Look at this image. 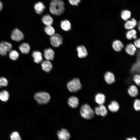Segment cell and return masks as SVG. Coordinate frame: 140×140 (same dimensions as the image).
I'll return each instance as SVG.
<instances>
[{
  "label": "cell",
  "instance_id": "obj_1",
  "mask_svg": "<svg viewBox=\"0 0 140 140\" xmlns=\"http://www.w3.org/2000/svg\"><path fill=\"white\" fill-rule=\"evenodd\" d=\"M50 5V11L53 15L59 16L64 11V4L62 0H52Z\"/></svg>",
  "mask_w": 140,
  "mask_h": 140
},
{
  "label": "cell",
  "instance_id": "obj_2",
  "mask_svg": "<svg viewBox=\"0 0 140 140\" xmlns=\"http://www.w3.org/2000/svg\"><path fill=\"white\" fill-rule=\"evenodd\" d=\"M34 97L38 103L40 105L47 104L51 99L50 94L45 92H41L36 93L34 95Z\"/></svg>",
  "mask_w": 140,
  "mask_h": 140
},
{
  "label": "cell",
  "instance_id": "obj_3",
  "mask_svg": "<svg viewBox=\"0 0 140 140\" xmlns=\"http://www.w3.org/2000/svg\"><path fill=\"white\" fill-rule=\"evenodd\" d=\"M81 116L83 118L88 120L93 118L94 116V112L88 104H85L82 105L80 109Z\"/></svg>",
  "mask_w": 140,
  "mask_h": 140
},
{
  "label": "cell",
  "instance_id": "obj_4",
  "mask_svg": "<svg viewBox=\"0 0 140 140\" xmlns=\"http://www.w3.org/2000/svg\"><path fill=\"white\" fill-rule=\"evenodd\" d=\"M67 88L71 92L76 93L80 90L82 86L79 79L75 78L68 82L67 84Z\"/></svg>",
  "mask_w": 140,
  "mask_h": 140
},
{
  "label": "cell",
  "instance_id": "obj_5",
  "mask_svg": "<svg viewBox=\"0 0 140 140\" xmlns=\"http://www.w3.org/2000/svg\"><path fill=\"white\" fill-rule=\"evenodd\" d=\"M50 42L53 46L55 47L59 46L62 43V37L59 34H54L50 38Z\"/></svg>",
  "mask_w": 140,
  "mask_h": 140
},
{
  "label": "cell",
  "instance_id": "obj_6",
  "mask_svg": "<svg viewBox=\"0 0 140 140\" xmlns=\"http://www.w3.org/2000/svg\"><path fill=\"white\" fill-rule=\"evenodd\" d=\"M12 45L10 43L3 41L0 43V54L3 56L6 55L8 52L10 51Z\"/></svg>",
  "mask_w": 140,
  "mask_h": 140
},
{
  "label": "cell",
  "instance_id": "obj_7",
  "mask_svg": "<svg viewBox=\"0 0 140 140\" xmlns=\"http://www.w3.org/2000/svg\"><path fill=\"white\" fill-rule=\"evenodd\" d=\"M11 38L13 40L18 42L23 39L24 35L21 31L15 28L11 32Z\"/></svg>",
  "mask_w": 140,
  "mask_h": 140
},
{
  "label": "cell",
  "instance_id": "obj_8",
  "mask_svg": "<svg viewBox=\"0 0 140 140\" xmlns=\"http://www.w3.org/2000/svg\"><path fill=\"white\" fill-rule=\"evenodd\" d=\"M58 138L60 140H68L70 137V135L66 129H62L57 133Z\"/></svg>",
  "mask_w": 140,
  "mask_h": 140
},
{
  "label": "cell",
  "instance_id": "obj_9",
  "mask_svg": "<svg viewBox=\"0 0 140 140\" xmlns=\"http://www.w3.org/2000/svg\"><path fill=\"white\" fill-rule=\"evenodd\" d=\"M95 113L98 115L105 116L107 114V111L106 107L103 104L100 105L98 107H96L95 109Z\"/></svg>",
  "mask_w": 140,
  "mask_h": 140
},
{
  "label": "cell",
  "instance_id": "obj_10",
  "mask_svg": "<svg viewBox=\"0 0 140 140\" xmlns=\"http://www.w3.org/2000/svg\"><path fill=\"white\" fill-rule=\"evenodd\" d=\"M67 103L70 107L73 108H76L79 105V100L76 97L72 96L68 98Z\"/></svg>",
  "mask_w": 140,
  "mask_h": 140
},
{
  "label": "cell",
  "instance_id": "obj_11",
  "mask_svg": "<svg viewBox=\"0 0 140 140\" xmlns=\"http://www.w3.org/2000/svg\"><path fill=\"white\" fill-rule=\"evenodd\" d=\"M44 56L47 60H53L54 58V52L52 49L50 48L45 49L44 52Z\"/></svg>",
  "mask_w": 140,
  "mask_h": 140
},
{
  "label": "cell",
  "instance_id": "obj_12",
  "mask_svg": "<svg viewBox=\"0 0 140 140\" xmlns=\"http://www.w3.org/2000/svg\"><path fill=\"white\" fill-rule=\"evenodd\" d=\"M78 57L80 58H82L86 57L88 53L85 47L83 45L79 46L76 48Z\"/></svg>",
  "mask_w": 140,
  "mask_h": 140
},
{
  "label": "cell",
  "instance_id": "obj_13",
  "mask_svg": "<svg viewBox=\"0 0 140 140\" xmlns=\"http://www.w3.org/2000/svg\"><path fill=\"white\" fill-rule=\"evenodd\" d=\"M104 77L105 81L108 84H112L114 83L115 81L114 75L110 72H106L104 75Z\"/></svg>",
  "mask_w": 140,
  "mask_h": 140
},
{
  "label": "cell",
  "instance_id": "obj_14",
  "mask_svg": "<svg viewBox=\"0 0 140 140\" xmlns=\"http://www.w3.org/2000/svg\"><path fill=\"white\" fill-rule=\"evenodd\" d=\"M137 23L136 20L134 18H132L130 20L126 21L124 25V27L127 29H133L136 25Z\"/></svg>",
  "mask_w": 140,
  "mask_h": 140
},
{
  "label": "cell",
  "instance_id": "obj_15",
  "mask_svg": "<svg viewBox=\"0 0 140 140\" xmlns=\"http://www.w3.org/2000/svg\"><path fill=\"white\" fill-rule=\"evenodd\" d=\"M42 69L47 72H50L52 68V65L49 60H46L43 61L41 64Z\"/></svg>",
  "mask_w": 140,
  "mask_h": 140
},
{
  "label": "cell",
  "instance_id": "obj_16",
  "mask_svg": "<svg viewBox=\"0 0 140 140\" xmlns=\"http://www.w3.org/2000/svg\"><path fill=\"white\" fill-rule=\"evenodd\" d=\"M32 56L34 62L36 63H39L42 61L43 57L41 53L38 51H34L32 53Z\"/></svg>",
  "mask_w": 140,
  "mask_h": 140
},
{
  "label": "cell",
  "instance_id": "obj_17",
  "mask_svg": "<svg viewBox=\"0 0 140 140\" xmlns=\"http://www.w3.org/2000/svg\"><path fill=\"white\" fill-rule=\"evenodd\" d=\"M34 9L37 13L39 14H41L45 9V6L41 2H38L34 5Z\"/></svg>",
  "mask_w": 140,
  "mask_h": 140
},
{
  "label": "cell",
  "instance_id": "obj_18",
  "mask_svg": "<svg viewBox=\"0 0 140 140\" xmlns=\"http://www.w3.org/2000/svg\"><path fill=\"white\" fill-rule=\"evenodd\" d=\"M136 49L135 45L132 44H129L127 45L125 48V51L129 54L133 55L135 54Z\"/></svg>",
  "mask_w": 140,
  "mask_h": 140
},
{
  "label": "cell",
  "instance_id": "obj_19",
  "mask_svg": "<svg viewBox=\"0 0 140 140\" xmlns=\"http://www.w3.org/2000/svg\"><path fill=\"white\" fill-rule=\"evenodd\" d=\"M105 96L102 93H98L96 94L95 97L96 102L99 105L103 104L105 102Z\"/></svg>",
  "mask_w": 140,
  "mask_h": 140
},
{
  "label": "cell",
  "instance_id": "obj_20",
  "mask_svg": "<svg viewBox=\"0 0 140 140\" xmlns=\"http://www.w3.org/2000/svg\"><path fill=\"white\" fill-rule=\"evenodd\" d=\"M112 46L114 50L117 52L121 51L124 47V45L122 42L118 40L114 41L112 44Z\"/></svg>",
  "mask_w": 140,
  "mask_h": 140
},
{
  "label": "cell",
  "instance_id": "obj_21",
  "mask_svg": "<svg viewBox=\"0 0 140 140\" xmlns=\"http://www.w3.org/2000/svg\"><path fill=\"white\" fill-rule=\"evenodd\" d=\"M42 21L46 26L51 25L53 22V18L48 15L43 16L42 18Z\"/></svg>",
  "mask_w": 140,
  "mask_h": 140
},
{
  "label": "cell",
  "instance_id": "obj_22",
  "mask_svg": "<svg viewBox=\"0 0 140 140\" xmlns=\"http://www.w3.org/2000/svg\"><path fill=\"white\" fill-rule=\"evenodd\" d=\"M108 108L111 111L115 112L117 111L120 108L119 104L116 101H113L108 106Z\"/></svg>",
  "mask_w": 140,
  "mask_h": 140
},
{
  "label": "cell",
  "instance_id": "obj_23",
  "mask_svg": "<svg viewBox=\"0 0 140 140\" xmlns=\"http://www.w3.org/2000/svg\"><path fill=\"white\" fill-rule=\"evenodd\" d=\"M19 48L23 53L27 54L29 52L30 47L28 44L23 43L19 46Z\"/></svg>",
  "mask_w": 140,
  "mask_h": 140
},
{
  "label": "cell",
  "instance_id": "obj_24",
  "mask_svg": "<svg viewBox=\"0 0 140 140\" xmlns=\"http://www.w3.org/2000/svg\"><path fill=\"white\" fill-rule=\"evenodd\" d=\"M60 25L62 29L66 31H69L71 29V24L69 21L67 20L62 21Z\"/></svg>",
  "mask_w": 140,
  "mask_h": 140
},
{
  "label": "cell",
  "instance_id": "obj_25",
  "mask_svg": "<svg viewBox=\"0 0 140 140\" xmlns=\"http://www.w3.org/2000/svg\"><path fill=\"white\" fill-rule=\"evenodd\" d=\"M128 93L130 96L134 97L138 95V91L137 88L135 86L132 85L130 86L128 89Z\"/></svg>",
  "mask_w": 140,
  "mask_h": 140
},
{
  "label": "cell",
  "instance_id": "obj_26",
  "mask_svg": "<svg viewBox=\"0 0 140 140\" xmlns=\"http://www.w3.org/2000/svg\"><path fill=\"white\" fill-rule=\"evenodd\" d=\"M126 35L127 38L129 40L132 39H136L137 38L136 31L133 29L130 30L128 31Z\"/></svg>",
  "mask_w": 140,
  "mask_h": 140
},
{
  "label": "cell",
  "instance_id": "obj_27",
  "mask_svg": "<svg viewBox=\"0 0 140 140\" xmlns=\"http://www.w3.org/2000/svg\"><path fill=\"white\" fill-rule=\"evenodd\" d=\"M9 94L8 91L4 90L0 92V100L4 102L7 101L9 99Z\"/></svg>",
  "mask_w": 140,
  "mask_h": 140
},
{
  "label": "cell",
  "instance_id": "obj_28",
  "mask_svg": "<svg viewBox=\"0 0 140 140\" xmlns=\"http://www.w3.org/2000/svg\"><path fill=\"white\" fill-rule=\"evenodd\" d=\"M131 12L128 10H125L122 11L121 13L122 19L125 20L128 19L131 16Z\"/></svg>",
  "mask_w": 140,
  "mask_h": 140
},
{
  "label": "cell",
  "instance_id": "obj_29",
  "mask_svg": "<svg viewBox=\"0 0 140 140\" xmlns=\"http://www.w3.org/2000/svg\"><path fill=\"white\" fill-rule=\"evenodd\" d=\"M44 30L46 33L49 36H52L55 34L54 29L51 25L46 26Z\"/></svg>",
  "mask_w": 140,
  "mask_h": 140
},
{
  "label": "cell",
  "instance_id": "obj_30",
  "mask_svg": "<svg viewBox=\"0 0 140 140\" xmlns=\"http://www.w3.org/2000/svg\"><path fill=\"white\" fill-rule=\"evenodd\" d=\"M138 60L137 62L134 65L131 69L132 72L139 73L140 72L139 53L138 54Z\"/></svg>",
  "mask_w": 140,
  "mask_h": 140
},
{
  "label": "cell",
  "instance_id": "obj_31",
  "mask_svg": "<svg viewBox=\"0 0 140 140\" xmlns=\"http://www.w3.org/2000/svg\"><path fill=\"white\" fill-rule=\"evenodd\" d=\"M9 56L10 58L12 60H16L19 56L18 53L16 50H11L9 53Z\"/></svg>",
  "mask_w": 140,
  "mask_h": 140
},
{
  "label": "cell",
  "instance_id": "obj_32",
  "mask_svg": "<svg viewBox=\"0 0 140 140\" xmlns=\"http://www.w3.org/2000/svg\"><path fill=\"white\" fill-rule=\"evenodd\" d=\"M10 138L11 140H21L19 134L17 131L13 132L10 134Z\"/></svg>",
  "mask_w": 140,
  "mask_h": 140
},
{
  "label": "cell",
  "instance_id": "obj_33",
  "mask_svg": "<svg viewBox=\"0 0 140 140\" xmlns=\"http://www.w3.org/2000/svg\"><path fill=\"white\" fill-rule=\"evenodd\" d=\"M8 84V81L6 78L4 77L0 78V88L6 86Z\"/></svg>",
  "mask_w": 140,
  "mask_h": 140
},
{
  "label": "cell",
  "instance_id": "obj_34",
  "mask_svg": "<svg viewBox=\"0 0 140 140\" xmlns=\"http://www.w3.org/2000/svg\"><path fill=\"white\" fill-rule=\"evenodd\" d=\"M134 108L135 110L137 111L139 110L140 109V101L138 99H136L134 102Z\"/></svg>",
  "mask_w": 140,
  "mask_h": 140
},
{
  "label": "cell",
  "instance_id": "obj_35",
  "mask_svg": "<svg viewBox=\"0 0 140 140\" xmlns=\"http://www.w3.org/2000/svg\"><path fill=\"white\" fill-rule=\"evenodd\" d=\"M133 80L135 83L138 85L139 86L140 83V76L138 74H136L133 77Z\"/></svg>",
  "mask_w": 140,
  "mask_h": 140
},
{
  "label": "cell",
  "instance_id": "obj_36",
  "mask_svg": "<svg viewBox=\"0 0 140 140\" xmlns=\"http://www.w3.org/2000/svg\"><path fill=\"white\" fill-rule=\"evenodd\" d=\"M81 0H68L70 3L73 5H78Z\"/></svg>",
  "mask_w": 140,
  "mask_h": 140
},
{
  "label": "cell",
  "instance_id": "obj_37",
  "mask_svg": "<svg viewBox=\"0 0 140 140\" xmlns=\"http://www.w3.org/2000/svg\"><path fill=\"white\" fill-rule=\"evenodd\" d=\"M140 39H138L134 41V45L136 47L138 48H140Z\"/></svg>",
  "mask_w": 140,
  "mask_h": 140
},
{
  "label": "cell",
  "instance_id": "obj_38",
  "mask_svg": "<svg viewBox=\"0 0 140 140\" xmlns=\"http://www.w3.org/2000/svg\"><path fill=\"white\" fill-rule=\"evenodd\" d=\"M126 140H137V139L135 137H133L132 138H128Z\"/></svg>",
  "mask_w": 140,
  "mask_h": 140
},
{
  "label": "cell",
  "instance_id": "obj_39",
  "mask_svg": "<svg viewBox=\"0 0 140 140\" xmlns=\"http://www.w3.org/2000/svg\"><path fill=\"white\" fill-rule=\"evenodd\" d=\"M3 8V4L2 2L0 1V11Z\"/></svg>",
  "mask_w": 140,
  "mask_h": 140
},
{
  "label": "cell",
  "instance_id": "obj_40",
  "mask_svg": "<svg viewBox=\"0 0 140 140\" xmlns=\"http://www.w3.org/2000/svg\"><path fill=\"white\" fill-rule=\"evenodd\" d=\"M138 25V28L139 30H140V23L139 22V23Z\"/></svg>",
  "mask_w": 140,
  "mask_h": 140
}]
</instances>
